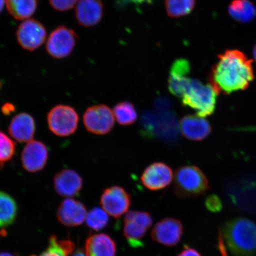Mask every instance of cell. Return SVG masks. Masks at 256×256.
Instances as JSON below:
<instances>
[{
	"instance_id": "cell-4",
	"label": "cell",
	"mask_w": 256,
	"mask_h": 256,
	"mask_svg": "<svg viewBox=\"0 0 256 256\" xmlns=\"http://www.w3.org/2000/svg\"><path fill=\"white\" fill-rule=\"evenodd\" d=\"M209 183L202 171L194 166H185L176 171L174 191L178 198H192L206 194Z\"/></svg>"
},
{
	"instance_id": "cell-31",
	"label": "cell",
	"mask_w": 256,
	"mask_h": 256,
	"mask_svg": "<svg viewBox=\"0 0 256 256\" xmlns=\"http://www.w3.org/2000/svg\"><path fill=\"white\" fill-rule=\"evenodd\" d=\"M178 256H201V255L196 250L186 248Z\"/></svg>"
},
{
	"instance_id": "cell-22",
	"label": "cell",
	"mask_w": 256,
	"mask_h": 256,
	"mask_svg": "<svg viewBox=\"0 0 256 256\" xmlns=\"http://www.w3.org/2000/svg\"><path fill=\"white\" fill-rule=\"evenodd\" d=\"M18 206L14 198L0 191V228L11 226L17 216Z\"/></svg>"
},
{
	"instance_id": "cell-26",
	"label": "cell",
	"mask_w": 256,
	"mask_h": 256,
	"mask_svg": "<svg viewBox=\"0 0 256 256\" xmlns=\"http://www.w3.org/2000/svg\"><path fill=\"white\" fill-rule=\"evenodd\" d=\"M196 4V0H166V12L169 17L178 18L190 14Z\"/></svg>"
},
{
	"instance_id": "cell-8",
	"label": "cell",
	"mask_w": 256,
	"mask_h": 256,
	"mask_svg": "<svg viewBox=\"0 0 256 256\" xmlns=\"http://www.w3.org/2000/svg\"><path fill=\"white\" fill-rule=\"evenodd\" d=\"M114 112L105 104L92 106L85 112L83 123L88 132L105 135L113 129L114 124Z\"/></svg>"
},
{
	"instance_id": "cell-29",
	"label": "cell",
	"mask_w": 256,
	"mask_h": 256,
	"mask_svg": "<svg viewBox=\"0 0 256 256\" xmlns=\"http://www.w3.org/2000/svg\"><path fill=\"white\" fill-rule=\"evenodd\" d=\"M49 2L50 6L56 10L65 12L74 7L78 0H49Z\"/></svg>"
},
{
	"instance_id": "cell-27",
	"label": "cell",
	"mask_w": 256,
	"mask_h": 256,
	"mask_svg": "<svg viewBox=\"0 0 256 256\" xmlns=\"http://www.w3.org/2000/svg\"><path fill=\"white\" fill-rule=\"evenodd\" d=\"M108 222L107 212L100 208H94L88 214L86 224L89 228L100 231L106 226Z\"/></svg>"
},
{
	"instance_id": "cell-11",
	"label": "cell",
	"mask_w": 256,
	"mask_h": 256,
	"mask_svg": "<svg viewBox=\"0 0 256 256\" xmlns=\"http://www.w3.org/2000/svg\"><path fill=\"white\" fill-rule=\"evenodd\" d=\"M174 178V172L168 165L156 162L145 169L140 179L144 186L148 190H158L168 186Z\"/></svg>"
},
{
	"instance_id": "cell-1",
	"label": "cell",
	"mask_w": 256,
	"mask_h": 256,
	"mask_svg": "<svg viewBox=\"0 0 256 256\" xmlns=\"http://www.w3.org/2000/svg\"><path fill=\"white\" fill-rule=\"evenodd\" d=\"M254 78L252 60L238 50H226L210 74V83L220 94H230L244 90Z\"/></svg>"
},
{
	"instance_id": "cell-28",
	"label": "cell",
	"mask_w": 256,
	"mask_h": 256,
	"mask_svg": "<svg viewBox=\"0 0 256 256\" xmlns=\"http://www.w3.org/2000/svg\"><path fill=\"white\" fill-rule=\"evenodd\" d=\"M15 150V143L4 133L0 132V162L10 160Z\"/></svg>"
},
{
	"instance_id": "cell-7",
	"label": "cell",
	"mask_w": 256,
	"mask_h": 256,
	"mask_svg": "<svg viewBox=\"0 0 256 256\" xmlns=\"http://www.w3.org/2000/svg\"><path fill=\"white\" fill-rule=\"evenodd\" d=\"M78 40V35L74 31L60 26L48 38L46 44L47 52L54 58H64L72 53Z\"/></svg>"
},
{
	"instance_id": "cell-3",
	"label": "cell",
	"mask_w": 256,
	"mask_h": 256,
	"mask_svg": "<svg viewBox=\"0 0 256 256\" xmlns=\"http://www.w3.org/2000/svg\"><path fill=\"white\" fill-rule=\"evenodd\" d=\"M218 92L212 85L204 84L200 80L190 78L186 86L182 103L196 112L198 116L204 118L215 112Z\"/></svg>"
},
{
	"instance_id": "cell-35",
	"label": "cell",
	"mask_w": 256,
	"mask_h": 256,
	"mask_svg": "<svg viewBox=\"0 0 256 256\" xmlns=\"http://www.w3.org/2000/svg\"><path fill=\"white\" fill-rule=\"evenodd\" d=\"M252 56H254V58L256 63V44L254 46V50H252Z\"/></svg>"
},
{
	"instance_id": "cell-15",
	"label": "cell",
	"mask_w": 256,
	"mask_h": 256,
	"mask_svg": "<svg viewBox=\"0 0 256 256\" xmlns=\"http://www.w3.org/2000/svg\"><path fill=\"white\" fill-rule=\"evenodd\" d=\"M87 215V210L84 204L70 198L62 202L56 214L59 222L68 226L82 225Z\"/></svg>"
},
{
	"instance_id": "cell-24",
	"label": "cell",
	"mask_w": 256,
	"mask_h": 256,
	"mask_svg": "<svg viewBox=\"0 0 256 256\" xmlns=\"http://www.w3.org/2000/svg\"><path fill=\"white\" fill-rule=\"evenodd\" d=\"M114 114L118 122L122 126H131L138 119L136 108L129 101L121 102L115 105Z\"/></svg>"
},
{
	"instance_id": "cell-19",
	"label": "cell",
	"mask_w": 256,
	"mask_h": 256,
	"mask_svg": "<svg viewBox=\"0 0 256 256\" xmlns=\"http://www.w3.org/2000/svg\"><path fill=\"white\" fill-rule=\"evenodd\" d=\"M35 128L34 118L30 114L21 113L12 118L10 124L8 132L18 142H30L34 136Z\"/></svg>"
},
{
	"instance_id": "cell-21",
	"label": "cell",
	"mask_w": 256,
	"mask_h": 256,
	"mask_svg": "<svg viewBox=\"0 0 256 256\" xmlns=\"http://www.w3.org/2000/svg\"><path fill=\"white\" fill-rule=\"evenodd\" d=\"M228 12L234 20L241 24H248L256 18V6L250 0H232Z\"/></svg>"
},
{
	"instance_id": "cell-37",
	"label": "cell",
	"mask_w": 256,
	"mask_h": 256,
	"mask_svg": "<svg viewBox=\"0 0 256 256\" xmlns=\"http://www.w3.org/2000/svg\"><path fill=\"white\" fill-rule=\"evenodd\" d=\"M2 166V164H1V162H0V168H1Z\"/></svg>"
},
{
	"instance_id": "cell-33",
	"label": "cell",
	"mask_w": 256,
	"mask_h": 256,
	"mask_svg": "<svg viewBox=\"0 0 256 256\" xmlns=\"http://www.w3.org/2000/svg\"><path fill=\"white\" fill-rule=\"evenodd\" d=\"M0 256H16L14 254L8 252H0Z\"/></svg>"
},
{
	"instance_id": "cell-30",
	"label": "cell",
	"mask_w": 256,
	"mask_h": 256,
	"mask_svg": "<svg viewBox=\"0 0 256 256\" xmlns=\"http://www.w3.org/2000/svg\"><path fill=\"white\" fill-rule=\"evenodd\" d=\"M206 206L208 210L212 212H218L223 208L222 200L217 195L214 194L206 198Z\"/></svg>"
},
{
	"instance_id": "cell-14",
	"label": "cell",
	"mask_w": 256,
	"mask_h": 256,
	"mask_svg": "<svg viewBox=\"0 0 256 256\" xmlns=\"http://www.w3.org/2000/svg\"><path fill=\"white\" fill-rule=\"evenodd\" d=\"M75 14L76 20L82 26H94L103 17V3L102 0H79L76 3Z\"/></svg>"
},
{
	"instance_id": "cell-5",
	"label": "cell",
	"mask_w": 256,
	"mask_h": 256,
	"mask_svg": "<svg viewBox=\"0 0 256 256\" xmlns=\"http://www.w3.org/2000/svg\"><path fill=\"white\" fill-rule=\"evenodd\" d=\"M78 120V113L70 106H56L48 114V126L54 134L59 136H67L74 133Z\"/></svg>"
},
{
	"instance_id": "cell-9",
	"label": "cell",
	"mask_w": 256,
	"mask_h": 256,
	"mask_svg": "<svg viewBox=\"0 0 256 256\" xmlns=\"http://www.w3.org/2000/svg\"><path fill=\"white\" fill-rule=\"evenodd\" d=\"M47 32L44 26L35 19H28L19 26L16 37L24 50L34 51L42 46L46 39Z\"/></svg>"
},
{
	"instance_id": "cell-17",
	"label": "cell",
	"mask_w": 256,
	"mask_h": 256,
	"mask_svg": "<svg viewBox=\"0 0 256 256\" xmlns=\"http://www.w3.org/2000/svg\"><path fill=\"white\" fill-rule=\"evenodd\" d=\"M180 128L185 138L196 142L206 139L212 130L209 122L197 114H188L182 118Z\"/></svg>"
},
{
	"instance_id": "cell-36",
	"label": "cell",
	"mask_w": 256,
	"mask_h": 256,
	"mask_svg": "<svg viewBox=\"0 0 256 256\" xmlns=\"http://www.w3.org/2000/svg\"><path fill=\"white\" fill-rule=\"evenodd\" d=\"M134 1L136 2H148V1H151V0H134Z\"/></svg>"
},
{
	"instance_id": "cell-34",
	"label": "cell",
	"mask_w": 256,
	"mask_h": 256,
	"mask_svg": "<svg viewBox=\"0 0 256 256\" xmlns=\"http://www.w3.org/2000/svg\"><path fill=\"white\" fill-rule=\"evenodd\" d=\"M6 0H0V12L2 11L5 5Z\"/></svg>"
},
{
	"instance_id": "cell-2",
	"label": "cell",
	"mask_w": 256,
	"mask_h": 256,
	"mask_svg": "<svg viewBox=\"0 0 256 256\" xmlns=\"http://www.w3.org/2000/svg\"><path fill=\"white\" fill-rule=\"evenodd\" d=\"M222 236L233 256L256 255V224L239 217L224 224Z\"/></svg>"
},
{
	"instance_id": "cell-12",
	"label": "cell",
	"mask_w": 256,
	"mask_h": 256,
	"mask_svg": "<svg viewBox=\"0 0 256 256\" xmlns=\"http://www.w3.org/2000/svg\"><path fill=\"white\" fill-rule=\"evenodd\" d=\"M183 232V225L180 220L166 218L156 223L154 227L152 238L160 244L172 247L180 242Z\"/></svg>"
},
{
	"instance_id": "cell-6",
	"label": "cell",
	"mask_w": 256,
	"mask_h": 256,
	"mask_svg": "<svg viewBox=\"0 0 256 256\" xmlns=\"http://www.w3.org/2000/svg\"><path fill=\"white\" fill-rule=\"evenodd\" d=\"M152 224L148 212L130 210L124 218V236L132 248L142 247V240Z\"/></svg>"
},
{
	"instance_id": "cell-23",
	"label": "cell",
	"mask_w": 256,
	"mask_h": 256,
	"mask_svg": "<svg viewBox=\"0 0 256 256\" xmlns=\"http://www.w3.org/2000/svg\"><path fill=\"white\" fill-rule=\"evenodd\" d=\"M6 8L16 20H24L31 17L38 7V0H6Z\"/></svg>"
},
{
	"instance_id": "cell-20",
	"label": "cell",
	"mask_w": 256,
	"mask_h": 256,
	"mask_svg": "<svg viewBox=\"0 0 256 256\" xmlns=\"http://www.w3.org/2000/svg\"><path fill=\"white\" fill-rule=\"evenodd\" d=\"M85 248L88 256H115L116 254V243L104 234L90 236L86 240Z\"/></svg>"
},
{
	"instance_id": "cell-25",
	"label": "cell",
	"mask_w": 256,
	"mask_h": 256,
	"mask_svg": "<svg viewBox=\"0 0 256 256\" xmlns=\"http://www.w3.org/2000/svg\"><path fill=\"white\" fill-rule=\"evenodd\" d=\"M75 248V245L70 240H60L56 236H51L48 247L39 256H68ZM31 256H36L35 255Z\"/></svg>"
},
{
	"instance_id": "cell-18",
	"label": "cell",
	"mask_w": 256,
	"mask_h": 256,
	"mask_svg": "<svg viewBox=\"0 0 256 256\" xmlns=\"http://www.w3.org/2000/svg\"><path fill=\"white\" fill-rule=\"evenodd\" d=\"M190 72V62L185 59H178L172 64L168 82L170 92L176 97L183 95Z\"/></svg>"
},
{
	"instance_id": "cell-16",
	"label": "cell",
	"mask_w": 256,
	"mask_h": 256,
	"mask_svg": "<svg viewBox=\"0 0 256 256\" xmlns=\"http://www.w3.org/2000/svg\"><path fill=\"white\" fill-rule=\"evenodd\" d=\"M56 193L64 197L78 196L82 188V179L78 172L71 169L60 171L54 180Z\"/></svg>"
},
{
	"instance_id": "cell-10",
	"label": "cell",
	"mask_w": 256,
	"mask_h": 256,
	"mask_svg": "<svg viewBox=\"0 0 256 256\" xmlns=\"http://www.w3.org/2000/svg\"><path fill=\"white\" fill-rule=\"evenodd\" d=\"M130 204V195L123 188L118 186L106 188L100 198L104 210L116 219L127 212Z\"/></svg>"
},
{
	"instance_id": "cell-32",
	"label": "cell",
	"mask_w": 256,
	"mask_h": 256,
	"mask_svg": "<svg viewBox=\"0 0 256 256\" xmlns=\"http://www.w3.org/2000/svg\"><path fill=\"white\" fill-rule=\"evenodd\" d=\"M72 256H88L84 252L82 251V249H79L76 250Z\"/></svg>"
},
{
	"instance_id": "cell-13",
	"label": "cell",
	"mask_w": 256,
	"mask_h": 256,
	"mask_svg": "<svg viewBox=\"0 0 256 256\" xmlns=\"http://www.w3.org/2000/svg\"><path fill=\"white\" fill-rule=\"evenodd\" d=\"M48 158L46 146L38 140H31L28 142L22 152V165L28 172H39L46 166Z\"/></svg>"
}]
</instances>
